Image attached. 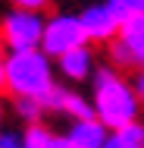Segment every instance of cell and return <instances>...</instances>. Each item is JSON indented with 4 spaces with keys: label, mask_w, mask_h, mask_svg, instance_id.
<instances>
[{
    "label": "cell",
    "mask_w": 144,
    "mask_h": 148,
    "mask_svg": "<svg viewBox=\"0 0 144 148\" xmlns=\"http://www.w3.org/2000/svg\"><path fill=\"white\" fill-rule=\"evenodd\" d=\"M107 6L119 19V25H128L135 19H144V0H107Z\"/></svg>",
    "instance_id": "8fae6325"
},
{
    "label": "cell",
    "mask_w": 144,
    "mask_h": 148,
    "mask_svg": "<svg viewBox=\"0 0 144 148\" xmlns=\"http://www.w3.org/2000/svg\"><path fill=\"white\" fill-rule=\"evenodd\" d=\"M91 104H94L97 120L103 126H110V132H119L128 123L141 120V107H144L138 101L135 85L116 66H97V73L91 79Z\"/></svg>",
    "instance_id": "6da1fadb"
},
{
    "label": "cell",
    "mask_w": 144,
    "mask_h": 148,
    "mask_svg": "<svg viewBox=\"0 0 144 148\" xmlns=\"http://www.w3.org/2000/svg\"><path fill=\"white\" fill-rule=\"evenodd\" d=\"M6 57H9V51H6V44L0 38V88H6Z\"/></svg>",
    "instance_id": "2e32d148"
},
{
    "label": "cell",
    "mask_w": 144,
    "mask_h": 148,
    "mask_svg": "<svg viewBox=\"0 0 144 148\" xmlns=\"http://www.w3.org/2000/svg\"><path fill=\"white\" fill-rule=\"evenodd\" d=\"M47 148H75V145H72L66 136H57V132H53V139H50V145H47Z\"/></svg>",
    "instance_id": "d6986e66"
},
{
    "label": "cell",
    "mask_w": 144,
    "mask_h": 148,
    "mask_svg": "<svg viewBox=\"0 0 144 148\" xmlns=\"http://www.w3.org/2000/svg\"><path fill=\"white\" fill-rule=\"evenodd\" d=\"M50 139H53V132H50L44 123H34V126H25V129H22V142L28 148H47Z\"/></svg>",
    "instance_id": "7c38bea8"
},
{
    "label": "cell",
    "mask_w": 144,
    "mask_h": 148,
    "mask_svg": "<svg viewBox=\"0 0 144 148\" xmlns=\"http://www.w3.org/2000/svg\"><path fill=\"white\" fill-rule=\"evenodd\" d=\"M78 16H82V25H85V35H88L91 44H113L119 38V32H122L119 19L110 13L107 3H91Z\"/></svg>",
    "instance_id": "8992f818"
},
{
    "label": "cell",
    "mask_w": 144,
    "mask_h": 148,
    "mask_svg": "<svg viewBox=\"0 0 144 148\" xmlns=\"http://www.w3.org/2000/svg\"><path fill=\"white\" fill-rule=\"evenodd\" d=\"M0 148H28L22 142V132H0Z\"/></svg>",
    "instance_id": "9a60e30c"
},
{
    "label": "cell",
    "mask_w": 144,
    "mask_h": 148,
    "mask_svg": "<svg viewBox=\"0 0 144 148\" xmlns=\"http://www.w3.org/2000/svg\"><path fill=\"white\" fill-rule=\"evenodd\" d=\"M82 44H91L85 35V25H82V16L75 13H53L47 19V29H44V41H41V51L47 57L59 60L63 54L82 47Z\"/></svg>",
    "instance_id": "277c9868"
},
{
    "label": "cell",
    "mask_w": 144,
    "mask_h": 148,
    "mask_svg": "<svg viewBox=\"0 0 144 148\" xmlns=\"http://www.w3.org/2000/svg\"><path fill=\"white\" fill-rule=\"evenodd\" d=\"M16 10H31V13H44L50 6V0H9Z\"/></svg>",
    "instance_id": "5bb4252c"
},
{
    "label": "cell",
    "mask_w": 144,
    "mask_h": 148,
    "mask_svg": "<svg viewBox=\"0 0 144 148\" xmlns=\"http://www.w3.org/2000/svg\"><path fill=\"white\" fill-rule=\"evenodd\" d=\"M107 148H135V145H132L122 132H113V136H110V142H107Z\"/></svg>",
    "instance_id": "e0dca14e"
},
{
    "label": "cell",
    "mask_w": 144,
    "mask_h": 148,
    "mask_svg": "<svg viewBox=\"0 0 144 148\" xmlns=\"http://www.w3.org/2000/svg\"><path fill=\"white\" fill-rule=\"evenodd\" d=\"M57 66L53 57L38 51H13L6 57V91L13 98H38L47 101V95L57 88Z\"/></svg>",
    "instance_id": "7a4b0ae2"
},
{
    "label": "cell",
    "mask_w": 144,
    "mask_h": 148,
    "mask_svg": "<svg viewBox=\"0 0 144 148\" xmlns=\"http://www.w3.org/2000/svg\"><path fill=\"white\" fill-rule=\"evenodd\" d=\"M110 66H116V69H144V19L122 25L119 38L110 44Z\"/></svg>",
    "instance_id": "5b68a950"
},
{
    "label": "cell",
    "mask_w": 144,
    "mask_h": 148,
    "mask_svg": "<svg viewBox=\"0 0 144 148\" xmlns=\"http://www.w3.org/2000/svg\"><path fill=\"white\" fill-rule=\"evenodd\" d=\"M44 104H47V110H53V114H66V117H72V120H91V117H97L91 98H85L82 91L69 88V85H57V88L47 95Z\"/></svg>",
    "instance_id": "52a82bcc"
},
{
    "label": "cell",
    "mask_w": 144,
    "mask_h": 148,
    "mask_svg": "<svg viewBox=\"0 0 144 148\" xmlns=\"http://www.w3.org/2000/svg\"><path fill=\"white\" fill-rule=\"evenodd\" d=\"M119 132H122V136H125V139H128L135 148H144V120L128 123V126H125V129H119Z\"/></svg>",
    "instance_id": "4fadbf2b"
},
{
    "label": "cell",
    "mask_w": 144,
    "mask_h": 148,
    "mask_svg": "<svg viewBox=\"0 0 144 148\" xmlns=\"http://www.w3.org/2000/svg\"><path fill=\"white\" fill-rule=\"evenodd\" d=\"M57 73L66 79V82H72V85L94 79L97 63H94V51H91V44H82V47L69 51V54H63V57L57 60Z\"/></svg>",
    "instance_id": "ba28073f"
},
{
    "label": "cell",
    "mask_w": 144,
    "mask_h": 148,
    "mask_svg": "<svg viewBox=\"0 0 144 148\" xmlns=\"http://www.w3.org/2000/svg\"><path fill=\"white\" fill-rule=\"evenodd\" d=\"M44 29L47 19L44 13H31V10H9L0 19V38L6 44V51H38L44 41Z\"/></svg>",
    "instance_id": "3957f363"
},
{
    "label": "cell",
    "mask_w": 144,
    "mask_h": 148,
    "mask_svg": "<svg viewBox=\"0 0 144 148\" xmlns=\"http://www.w3.org/2000/svg\"><path fill=\"white\" fill-rule=\"evenodd\" d=\"M13 114L22 120L25 126H34V123H44L47 104L38 101V98H16V101H13Z\"/></svg>",
    "instance_id": "30bf717a"
},
{
    "label": "cell",
    "mask_w": 144,
    "mask_h": 148,
    "mask_svg": "<svg viewBox=\"0 0 144 148\" xmlns=\"http://www.w3.org/2000/svg\"><path fill=\"white\" fill-rule=\"evenodd\" d=\"M110 126H103L97 117L91 120H72V126L66 129V139L75 148H107L110 142Z\"/></svg>",
    "instance_id": "9c48e42d"
},
{
    "label": "cell",
    "mask_w": 144,
    "mask_h": 148,
    "mask_svg": "<svg viewBox=\"0 0 144 148\" xmlns=\"http://www.w3.org/2000/svg\"><path fill=\"white\" fill-rule=\"evenodd\" d=\"M132 85L138 91V101L144 104V69H135V76H132Z\"/></svg>",
    "instance_id": "ac0fdd59"
},
{
    "label": "cell",
    "mask_w": 144,
    "mask_h": 148,
    "mask_svg": "<svg viewBox=\"0 0 144 148\" xmlns=\"http://www.w3.org/2000/svg\"><path fill=\"white\" fill-rule=\"evenodd\" d=\"M0 132H3V104H0Z\"/></svg>",
    "instance_id": "ffe728a7"
}]
</instances>
